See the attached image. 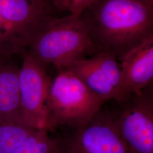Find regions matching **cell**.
<instances>
[{
  "instance_id": "1",
  "label": "cell",
  "mask_w": 153,
  "mask_h": 153,
  "mask_svg": "<svg viewBox=\"0 0 153 153\" xmlns=\"http://www.w3.org/2000/svg\"><path fill=\"white\" fill-rule=\"evenodd\" d=\"M153 6L137 0H97L81 15L100 51L121 61L153 36Z\"/></svg>"
},
{
  "instance_id": "2",
  "label": "cell",
  "mask_w": 153,
  "mask_h": 153,
  "mask_svg": "<svg viewBox=\"0 0 153 153\" xmlns=\"http://www.w3.org/2000/svg\"><path fill=\"white\" fill-rule=\"evenodd\" d=\"M29 47V53L57 69L100 52L81 14L53 18Z\"/></svg>"
},
{
  "instance_id": "3",
  "label": "cell",
  "mask_w": 153,
  "mask_h": 153,
  "mask_svg": "<svg viewBox=\"0 0 153 153\" xmlns=\"http://www.w3.org/2000/svg\"><path fill=\"white\" fill-rule=\"evenodd\" d=\"M105 103L75 75L59 69L46 100V129L53 131L60 126L82 128Z\"/></svg>"
},
{
  "instance_id": "4",
  "label": "cell",
  "mask_w": 153,
  "mask_h": 153,
  "mask_svg": "<svg viewBox=\"0 0 153 153\" xmlns=\"http://www.w3.org/2000/svg\"><path fill=\"white\" fill-rule=\"evenodd\" d=\"M116 102L109 111L131 153H153V84Z\"/></svg>"
},
{
  "instance_id": "5",
  "label": "cell",
  "mask_w": 153,
  "mask_h": 153,
  "mask_svg": "<svg viewBox=\"0 0 153 153\" xmlns=\"http://www.w3.org/2000/svg\"><path fill=\"white\" fill-rule=\"evenodd\" d=\"M60 140L58 153H131L109 110L103 108L86 126Z\"/></svg>"
},
{
  "instance_id": "6",
  "label": "cell",
  "mask_w": 153,
  "mask_h": 153,
  "mask_svg": "<svg viewBox=\"0 0 153 153\" xmlns=\"http://www.w3.org/2000/svg\"><path fill=\"white\" fill-rule=\"evenodd\" d=\"M46 69V65L28 52L19 69L22 120L38 129H46L45 103L52 81Z\"/></svg>"
},
{
  "instance_id": "7",
  "label": "cell",
  "mask_w": 153,
  "mask_h": 153,
  "mask_svg": "<svg viewBox=\"0 0 153 153\" xmlns=\"http://www.w3.org/2000/svg\"><path fill=\"white\" fill-rule=\"evenodd\" d=\"M0 16L19 52L53 19L45 0H0Z\"/></svg>"
},
{
  "instance_id": "8",
  "label": "cell",
  "mask_w": 153,
  "mask_h": 153,
  "mask_svg": "<svg viewBox=\"0 0 153 153\" xmlns=\"http://www.w3.org/2000/svg\"><path fill=\"white\" fill-rule=\"evenodd\" d=\"M118 61L113 53L100 52L60 69L65 70L77 76L105 102L110 100L120 102L123 96L120 65Z\"/></svg>"
},
{
  "instance_id": "9",
  "label": "cell",
  "mask_w": 153,
  "mask_h": 153,
  "mask_svg": "<svg viewBox=\"0 0 153 153\" xmlns=\"http://www.w3.org/2000/svg\"><path fill=\"white\" fill-rule=\"evenodd\" d=\"M120 61L121 90L123 100L128 95L153 84V36L129 51Z\"/></svg>"
},
{
  "instance_id": "10",
  "label": "cell",
  "mask_w": 153,
  "mask_h": 153,
  "mask_svg": "<svg viewBox=\"0 0 153 153\" xmlns=\"http://www.w3.org/2000/svg\"><path fill=\"white\" fill-rule=\"evenodd\" d=\"M19 74V68L0 63V122L24 123L22 120Z\"/></svg>"
},
{
  "instance_id": "11",
  "label": "cell",
  "mask_w": 153,
  "mask_h": 153,
  "mask_svg": "<svg viewBox=\"0 0 153 153\" xmlns=\"http://www.w3.org/2000/svg\"><path fill=\"white\" fill-rule=\"evenodd\" d=\"M38 130L22 122H0V153H13Z\"/></svg>"
},
{
  "instance_id": "12",
  "label": "cell",
  "mask_w": 153,
  "mask_h": 153,
  "mask_svg": "<svg viewBox=\"0 0 153 153\" xmlns=\"http://www.w3.org/2000/svg\"><path fill=\"white\" fill-rule=\"evenodd\" d=\"M60 142V137L52 138L47 129H38L13 153H58Z\"/></svg>"
},
{
  "instance_id": "13",
  "label": "cell",
  "mask_w": 153,
  "mask_h": 153,
  "mask_svg": "<svg viewBox=\"0 0 153 153\" xmlns=\"http://www.w3.org/2000/svg\"><path fill=\"white\" fill-rule=\"evenodd\" d=\"M97 0H52L53 5L61 11L79 15Z\"/></svg>"
},
{
  "instance_id": "14",
  "label": "cell",
  "mask_w": 153,
  "mask_h": 153,
  "mask_svg": "<svg viewBox=\"0 0 153 153\" xmlns=\"http://www.w3.org/2000/svg\"><path fill=\"white\" fill-rule=\"evenodd\" d=\"M19 52L9 29L0 16V57Z\"/></svg>"
},
{
  "instance_id": "15",
  "label": "cell",
  "mask_w": 153,
  "mask_h": 153,
  "mask_svg": "<svg viewBox=\"0 0 153 153\" xmlns=\"http://www.w3.org/2000/svg\"><path fill=\"white\" fill-rule=\"evenodd\" d=\"M137 1L142 2L143 3H145L146 4L153 5V0H137Z\"/></svg>"
}]
</instances>
